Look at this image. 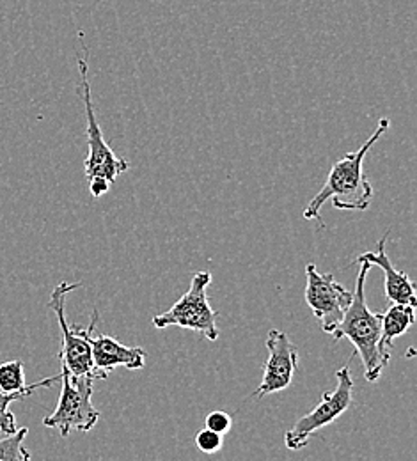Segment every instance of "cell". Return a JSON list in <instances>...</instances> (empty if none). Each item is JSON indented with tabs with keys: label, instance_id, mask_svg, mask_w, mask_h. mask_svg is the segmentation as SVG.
I'll use <instances>...</instances> for the list:
<instances>
[{
	"label": "cell",
	"instance_id": "1",
	"mask_svg": "<svg viewBox=\"0 0 417 461\" xmlns=\"http://www.w3.org/2000/svg\"><path fill=\"white\" fill-rule=\"evenodd\" d=\"M389 128L391 119L382 117L375 131L358 151L347 153L332 166L322 190L311 199V203L304 210L305 221H318L320 228H325L320 212L327 201H332L334 208L340 212H366L369 208L373 199V186L364 176V160L367 151L380 140V137Z\"/></svg>",
	"mask_w": 417,
	"mask_h": 461
},
{
	"label": "cell",
	"instance_id": "2",
	"mask_svg": "<svg viewBox=\"0 0 417 461\" xmlns=\"http://www.w3.org/2000/svg\"><path fill=\"white\" fill-rule=\"evenodd\" d=\"M358 265H360V270L356 281V291H352V302L341 323L336 327V330L331 336L334 341L349 339L354 345L356 355L360 357V362L364 367V378L369 384H375L382 376L389 362L382 357L378 349L380 332H382V314L373 312L367 307L366 296H364L366 277H367V272L371 270V265L366 261H358Z\"/></svg>",
	"mask_w": 417,
	"mask_h": 461
},
{
	"label": "cell",
	"instance_id": "3",
	"mask_svg": "<svg viewBox=\"0 0 417 461\" xmlns=\"http://www.w3.org/2000/svg\"><path fill=\"white\" fill-rule=\"evenodd\" d=\"M84 56L78 58V71L82 80V98H84V109H86V137H87V157L84 162L87 185L95 181H104L107 185H113L121 174L130 169V164L113 151V148L105 142L102 126L98 122V117L95 113L93 96H91V82H89V50L84 45L82 32L78 34Z\"/></svg>",
	"mask_w": 417,
	"mask_h": 461
},
{
	"label": "cell",
	"instance_id": "4",
	"mask_svg": "<svg viewBox=\"0 0 417 461\" xmlns=\"http://www.w3.org/2000/svg\"><path fill=\"white\" fill-rule=\"evenodd\" d=\"M80 288V283L69 285V283H60L58 285L49 300V309L54 311L58 323L62 334V343H60V367L68 371L71 378H91V380H100L95 366H93V353H91V334L96 330L98 325V311L93 312L91 325L89 327H71L66 320L64 314V305H66V296Z\"/></svg>",
	"mask_w": 417,
	"mask_h": 461
},
{
	"label": "cell",
	"instance_id": "5",
	"mask_svg": "<svg viewBox=\"0 0 417 461\" xmlns=\"http://www.w3.org/2000/svg\"><path fill=\"white\" fill-rule=\"evenodd\" d=\"M212 283V274L206 270L197 272L192 277L188 291L177 300V303L157 316H153L155 329H169L178 327L185 330H192L201 334L208 341L219 339V312L208 303L206 289Z\"/></svg>",
	"mask_w": 417,
	"mask_h": 461
},
{
	"label": "cell",
	"instance_id": "6",
	"mask_svg": "<svg viewBox=\"0 0 417 461\" xmlns=\"http://www.w3.org/2000/svg\"><path fill=\"white\" fill-rule=\"evenodd\" d=\"M60 369L59 403L49 417L43 419V426L58 429L60 437L66 438L71 431H91L100 420V411L93 404L95 380L71 378L64 367Z\"/></svg>",
	"mask_w": 417,
	"mask_h": 461
},
{
	"label": "cell",
	"instance_id": "7",
	"mask_svg": "<svg viewBox=\"0 0 417 461\" xmlns=\"http://www.w3.org/2000/svg\"><path fill=\"white\" fill-rule=\"evenodd\" d=\"M338 385L331 393H323L320 403L316 404L309 413L300 417L295 426L286 431L285 444L290 451H300L309 444V438L322 428L329 426L336 419H340L352 404L354 393V378L349 366H343L336 373Z\"/></svg>",
	"mask_w": 417,
	"mask_h": 461
},
{
	"label": "cell",
	"instance_id": "8",
	"mask_svg": "<svg viewBox=\"0 0 417 461\" xmlns=\"http://www.w3.org/2000/svg\"><path fill=\"white\" fill-rule=\"evenodd\" d=\"M304 296L325 334L336 330L352 302V291L343 288L332 274H320L314 265L305 267Z\"/></svg>",
	"mask_w": 417,
	"mask_h": 461
},
{
	"label": "cell",
	"instance_id": "9",
	"mask_svg": "<svg viewBox=\"0 0 417 461\" xmlns=\"http://www.w3.org/2000/svg\"><path fill=\"white\" fill-rule=\"evenodd\" d=\"M267 348L268 358L263 369L261 384L254 391V398H265L288 389L297 371L298 348L290 341L288 334L272 329L267 336Z\"/></svg>",
	"mask_w": 417,
	"mask_h": 461
},
{
	"label": "cell",
	"instance_id": "10",
	"mask_svg": "<svg viewBox=\"0 0 417 461\" xmlns=\"http://www.w3.org/2000/svg\"><path fill=\"white\" fill-rule=\"evenodd\" d=\"M93 366L100 380H105L109 373L118 367L142 369L146 364V351L137 346H126L111 336L98 334V329L91 334Z\"/></svg>",
	"mask_w": 417,
	"mask_h": 461
},
{
	"label": "cell",
	"instance_id": "11",
	"mask_svg": "<svg viewBox=\"0 0 417 461\" xmlns=\"http://www.w3.org/2000/svg\"><path fill=\"white\" fill-rule=\"evenodd\" d=\"M389 238V232H385L378 243L375 252H364L358 258V261H366L371 267H378L384 272V288H385V296L393 303H405V305H417L416 288L411 277L405 272H400L394 268L391 263L387 252H385V241Z\"/></svg>",
	"mask_w": 417,
	"mask_h": 461
},
{
	"label": "cell",
	"instance_id": "12",
	"mask_svg": "<svg viewBox=\"0 0 417 461\" xmlns=\"http://www.w3.org/2000/svg\"><path fill=\"white\" fill-rule=\"evenodd\" d=\"M414 323H416V307L412 305L393 303L382 314V332H380L378 349L387 362L391 358L394 339L407 334L414 327Z\"/></svg>",
	"mask_w": 417,
	"mask_h": 461
},
{
	"label": "cell",
	"instance_id": "13",
	"mask_svg": "<svg viewBox=\"0 0 417 461\" xmlns=\"http://www.w3.org/2000/svg\"><path fill=\"white\" fill-rule=\"evenodd\" d=\"M60 382V373L52 376V378H45V380H40L36 384H32L31 389L27 391H22V393H14V394H4L0 393V433L4 435H11L18 429V424H16V417L14 413L11 411V404L14 402H20V400H25L29 398L32 393H36L38 389H47V387H52L54 384Z\"/></svg>",
	"mask_w": 417,
	"mask_h": 461
},
{
	"label": "cell",
	"instance_id": "14",
	"mask_svg": "<svg viewBox=\"0 0 417 461\" xmlns=\"http://www.w3.org/2000/svg\"><path fill=\"white\" fill-rule=\"evenodd\" d=\"M25 382V369L22 360H9L0 364V393L4 394H14L31 389Z\"/></svg>",
	"mask_w": 417,
	"mask_h": 461
},
{
	"label": "cell",
	"instance_id": "15",
	"mask_svg": "<svg viewBox=\"0 0 417 461\" xmlns=\"http://www.w3.org/2000/svg\"><path fill=\"white\" fill-rule=\"evenodd\" d=\"M27 435V428H18L14 433L0 438V461H31V453L23 446Z\"/></svg>",
	"mask_w": 417,
	"mask_h": 461
},
{
	"label": "cell",
	"instance_id": "16",
	"mask_svg": "<svg viewBox=\"0 0 417 461\" xmlns=\"http://www.w3.org/2000/svg\"><path fill=\"white\" fill-rule=\"evenodd\" d=\"M195 446H197V449H199L201 453H204V455H213V453H217V451L222 449V435H219V433H215V431L204 428V429H201V431L197 433V437H195Z\"/></svg>",
	"mask_w": 417,
	"mask_h": 461
},
{
	"label": "cell",
	"instance_id": "17",
	"mask_svg": "<svg viewBox=\"0 0 417 461\" xmlns=\"http://www.w3.org/2000/svg\"><path fill=\"white\" fill-rule=\"evenodd\" d=\"M231 424H233V419L228 411L224 410H215V411H210L204 419V428L219 433V435H226L230 429H231Z\"/></svg>",
	"mask_w": 417,
	"mask_h": 461
}]
</instances>
